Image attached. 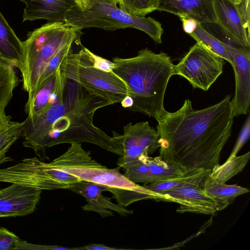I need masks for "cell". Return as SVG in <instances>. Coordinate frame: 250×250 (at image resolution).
<instances>
[{
  "mask_svg": "<svg viewBox=\"0 0 250 250\" xmlns=\"http://www.w3.org/2000/svg\"><path fill=\"white\" fill-rule=\"evenodd\" d=\"M231 96L201 110L185 100L177 111H166L157 121L160 156L185 170H211L219 164L221 152L233 123Z\"/></svg>",
  "mask_w": 250,
  "mask_h": 250,
  "instance_id": "1",
  "label": "cell"
},
{
  "mask_svg": "<svg viewBox=\"0 0 250 250\" xmlns=\"http://www.w3.org/2000/svg\"><path fill=\"white\" fill-rule=\"evenodd\" d=\"M111 104V102L91 94L76 82L67 79L64 92L56 102L39 116L27 117L23 121L22 145L43 159H48L45 153L48 147L84 142L121 156L120 135L114 132L111 137L93 123L95 112Z\"/></svg>",
  "mask_w": 250,
  "mask_h": 250,
  "instance_id": "2",
  "label": "cell"
},
{
  "mask_svg": "<svg viewBox=\"0 0 250 250\" xmlns=\"http://www.w3.org/2000/svg\"><path fill=\"white\" fill-rule=\"evenodd\" d=\"M113 72L122 79L133 100L128 109L155 118L157 121L167 111L164 106L169 79L175 75L170 57L146 48L129 58H113Z\"/></svg>",
  "mask_w": 250,
  "mask_h": 250,
  "instance_id": "3",
  "label": "cell"
},
{
  "mask_svg": "<svg viewBox=\"0 0 250 250\" xmlns=\"http://www.w3.org/2000/svg\"><path fill=\"white\" fill-rule=\"evenodd\" d=\"M90 155V151L84 150L81 144L73 143L65 153L53 160L60 168L80 181L105 187L113 194L117 203L124 207L142 200L161 201L160 193L129 181L121 173L120 167L108 168Z\"/></svg>",
  "mask_w": 250,
  "mask_h": 250,
  "instance_id": "4",
  "label": "cell"
},
{
  "mask_svg": "<svg viewBox=\"0 0 250 250\" xmlns=\"http://www.w3.org/2000/svg\"><path fill=\"white\" fill-rule=\"evenodd\" d=\"M80 31L64 22H47L28 34L23 42L20 70L22 87L28 95L25 106L32 102L54 56L71 37L80 34Z\"/></svg>",
  "mask_w": 250,
  "mask_h": 250,
  "instance_id": "5",
  "label": "cell"
},
{
  "mask_svg": "<svg viewBox=\"0 0 250 250\" xmlns=\"http://www.w3.org/2000/svg\"><path fill=\"white\" fill-rule=\"evenodd\" d=\"M79 29L95 27L105 30L133 28L147 34L156 43H162V24L151 17L128 13L109 0H93L89 9L82 10L76 4L65 15L64 21Z\"/></svg>",
  "mask_w": 250,
  "mask_h": 250,
  "instance_id": "6",
  "label": "cell"
},
{
  "mask_svg": "<svg viewBox=\"0 0 250 250\" xmlns=\"http://www.w3.org/2000/svg\"><path fill=\"white\" fill-rule=\"evenodd\" d=\"M60 68L67 79L112 104L120 103L129 95L125 83L113 72H107L93 67L89 49L83 46L78 53L70 52L61 62Z\"/></svg>",
  "mask_w": 250,
  "mask_h": 250,
  "instance_id": "7",
  "label": "cell"
},
{
  "mask_svg": "<svg viewBox=\"0 0 250 250\" xmlns=\"http://www.w3.org/2000/svg\"><path fill=\"white\" fill-rule=\"evenodd\" d=\"M224 60L196 42L174 65L175 75L186 79L193 88L207 91L223 73Z\"/></svg>",
  "mask_w": 250,
  "mask_h": 250,
  "instance_id": "8",
  "label": "cell"
},
{
  "mask_svg": "<svg viewBox=\"0 0 250 250\" xmlns=\"http://www.w3.org/2000/svg\"><path fill=\"white\" fill-rule=\"evenodd\" d=\"M123 130V135H120L122 153L117 162L119 167L143 155H151L160 147V135L148 122L129 123Z\"/></svg>",
  "mask_w": 250,
  "mask_h": 250,
  "instance_id": "9",
  "label": "cell"
},
{
  "mask_svg": "<svg viewBox=\"0 0 250 250\" xmlns=\"http://www.w3.org/2000/svg\"><path fill=\"white\" fill-rule=\"evenodd\" d=\"M161 201L172 202L180 206L176 209L179 213L193 212L213 215L227 206L208 195L204 189L196 186L188 185L170 189L159 193Z\"/></svg>",
  "mask_w": 250,
  "mask_h": 250,
  "instance_id": "10",
  "label": "cell"
},
{
  "mask_svg": "<svg viewBox=\"0 0 250 250\" xmlns=\"http://www.w3.org/2000/svg\"><path fill=\"white\" fill-rule=\"evenodd\" d=\"M229 63L233 67L235 79V92L231 100L234 116L246 115L250 112V53L244 48L226 43Z\"/></svg>",
  "mask_w": 250,
  "mask_h": 250,
  "instance_id": "11",
  "label": "cell"
},
{
  "mask_svg": "<svg viewBox=\"0 0 250 250\" xmlns=\"http://www.w3.org/2000/svg\"><path fill=\"white\" fill-rule=\"evenodd\" d=\"M42 190L13 183L0 189V217H18L32 213Z\"/></svg>",
  "mask_w": 250,
  "mask_h": 250,
  "instance_id": "12",
  "label": "cell"
},
{
  "mask_svg": "<svg viewBox=\"0 0 250 250\" xmlns=\"http://www.w3.org/2000/svg\"><path fill=\"white\" fill-rule=\"evenodd\" d=\"M66 189L85 198L87 203L82 207L83 210L96 212L102 218L113 216V211L124 216L133 212L132 210L127 209L118 203L114 204L110 198L103 195V192L107 189L98 184L80 181L70 185Z\"/></svg>",
  "mask_w": 250,
  "mask_h": 250,
  "instance_id": "13",
  "label": "cell"
},
{
  "mask_svg": "<svg viewBox=\"0 0 250 250\" xmlns=\"http://www.w3.org/2000/svg\"><path fill=\"white\" fill-rule=\"evenodd\" d=\"M218 24L237 47L250 50V35L244 27L237 5L230 0H214Z\"/></svg>",
  "mask_w": 250,
  "mask_h": 250,
  "instance_id": "14",
  "label": "cell"
},
{
  "mask_svg": "<svg viewBox=\"0 0 250 250\" xmlns=\"http://www.w3.org/2000/svg\"><path fill=\"white\" fill-rule=\"evenodd\" d=\"M157 10L188 16L201 24H217L214 0H158Z\"/></svg>",
  "mask_w": 250,
  "mask_h": 250,
  "instance_id": "15",
  "label": "cell"
},
{
  "mask_svg": "<svg viewBox=\"0 0 250 250\" xmlns=\"http://www.w3.org/2000/svg\"><path fill=\"white\" fill-rule=\"evenodd\" d=\"M25 7L23 22L46 20L48 22H64L67 12L76 5L75 0H20Z\"/></svg>",
  "mask_w": 250,
  "mask_h": 250,
  "instance_id": "16",
  "label": "cell"
},
{
  "mask_svg": "<svg viewBox=\"0 0 250 250\" xmlns=\"http://www.w3.org/2000/svg\"><path fill=\"white\" fill-rule=\"evenodd\" d=\"M62 74L60 65L55 72L37 91L31 104L25 107L27 118L36 117L57 101L64 91L60 83Z\"/></svg>",
  "mask_w": 250,
  "mask_h": 250,
  "instance_id": "17",
  "label": "cell"
},
{
  "mask_svg": "<svg viewBox=\"0 0 250 250\" xmlns=\"http://www.w3.org/2000/svg\"><path fill=\"white\" fill-rule=\"evenodd\" d=\"M23 53V42L17 37L0 12V60L21 70Z\"/></svg>",
  "mask_w": 250,
  "mask_h": 250,
  "instance_id": "18",
  "label": "cell"
},
{
  "mask_svg": "<svg viewBox=\"0 0 250 250\" xmlns=\"http://www.w3.org/2000/svg\"><path fill=\"white\" fill-rule=\"evenodd\" d=\"M211 170L201 168L186 170L181 174L148 185L144 184L145 188L156 193L188 185H193L204 188Z\"/></svg>",
  "mask_w": 250,
  "mask_h": 250,
  "instance_id": "19",
  "label": "cell"
},
{
  "mask_svg": "<svg viewBox=\"0 0 250 250\" xmlns=\"http://www.w3.org/2000/svg\"><path fill=\"white\" fill-rule=\"evenodd\" d=\"M250 157V152L239 156H230L222 165L218 164L211 170L208 184H224L243 170Z\"/></svg>",
  "mask_w": 250,
  "mask_h": 250,
  "instance_id": "20",
  "label": "cell"
},
{
  "mask_svg": "<svg viewBox=\"0 0 250 250\" xmlns=\"http://www.w3.org/2000/svg\"><path fill=\"white\" fill-rule=\"evenodd\" d=\"M19 83L14 67L0 60V110H4Z\"/></svg>",
  "mask_w": 250,
  "mask_h": 250,
  "instance_id": "21",
  "label": "cell"
},
{
  "mask_svg": "<svg viewBox=\"0 0 250 250\" xmlns=\"http://www.w3.org/2000/svg\"><path fill=\"white\" fill-rule=\"evenodd\" d=\"M204 192L208 196L226 205L227 207L234 199L242 194L249 192L250 190L237 185L207 183Z\"/></svg>",
  "mask_w": 250,
  "mask_h": 250,
  "instance_id": "22",
  "label": "cell"
},
{
  "mask_svg": "<svg viewBox=\"0 0 250 250\" xmlns=\"http://www.w3.org/2000/svg\"><path fill=\"white\" fill-rule=\"evenodd\" d=\"M189 35L197 42L229 62L226 48V43L208 32L202 24L199 23L195 30Z\"/></svg>",
  "mask_w": 250,
  "mask_h": 250,
  "instance_id": "23",
  "label": "cell"
},
{
  "mask_svg": "<svg viewBox=\"0 0 250 250\" xmlns=\"http://www.w3.org/2000/svg\"><path fill=\"white\" fill-rule=\"evenodd\" d=\"M23 124V122L11 121L0 132V165L12 161V159L6 154L13 144L21 136Z\"/></svg>",
  "mask_w": 250,
  "mask_h": 250,
  "instance_id": "24",
  "label": "cell"
},
{
  "mask_svg": "<svg viewBox=\"0 0 250 250\" xmlns=\"http://www.w3.org/2000/svg\"><path fill=\"white\" fill-rule=\"evenodd\" d=\"M120 9L131 15L145 17L157 10L158 0H121Z\"/></svg>",
  "mask_w": 250,
  "mask_h": 250,
  "instance_id": "25",
  "label": "cell"
},
{
  "mask_svg": "<svg viewBox=\"0 0 250 250\" xmlns=\"http://www.w3.org/2000/svg\"><path fill=\"white\" fill-rule=\"evenodd\" d=\"M20 240L13 232L4 227L0 228V250H15Z\"/></svg>",
  "mask_w": 250,
  "mask_h": 250,
  "instance_id": "26",
  "label": "cell"
},
{
  "mask_svg": "<svg viewBox=\"0 0 250 250\" xmlns=\"http://www.w3.org/2000/svg\"><path fill=\"white\" fill-rule=\"evenodd\" d=\"M15 250H74V248L64 247L57 245H41L29 243L26 241L20 240L18 242Z\"/></svg>",
  "mask_w": 250,
  "mask_h": 250,
  "instance_id": "27",
  "label": "cell"
},
{
  "mask_svg": "<svg viewBox=\"0 0 250 250\" xmlns=\"http://www.w3.org/2000/svg\"><path fill=\"white\" fill-rule=\"evenodd\" d=\"M89 53L92 58L94 67L107 72H113L115 65L113 62L98 56L89 50Z\"/></svg>",
  "mask_w": 250,
  "mask_h": 250,
  "instance_id": "28",
  "label": "cell"
},
{
  "mask_svg": "<svg viewBox=\"0 0 250 250\" xmlns=\"http://www.w3.org/2000/svg\"><path fill=\"white\" fill-rule=\"evenodd\" d=\"M250 0H241L237 4L238 10L242 20L244 27L248 35L250 33Z\"/></svg>",
  "mask_w": 250,
  "mask_h": 250,
  "instance_id": "29",
  "label": "cell"
},
{
  "mask_svg": "<svg viewBox=\"0 0 250 250\" xmlns=\"http://www.w3.org/2000/svg\"><path fill=\"white\" fill-rule=\"evenodd\" d=\"M250 115H249L242 129L234 150L230 156L236 155L237 152L239 151L245 142L247 141L249 138L250 136Z\"/></svg>",
  "mask_w": 250,
  "mask_h": 250,
  "instance_id": "30",
  "label": "cell"
},
{
  "mask_svg": "<svg viewBox=\"0 0 250 250\" xmlns=\"http://www.w3.org/2000/svg\"><path fill=\"white\" fill-rule=\"evenodd\" d=\"M179 17L182 22L184 31L188 35L195 30L199 23L195 20L188 16H181Z\"/></svg>",
  "mask_w": 250,
  "mask_h": 250,
  "instance_id": "31",
  "label": "cell"
},
{
  "mask_svg": "<svg viewBox=\"0 0 250 250\" xmlns=\"http://www.w3.org/2000/svg\"><path fill=\"white\" fill-rule=\"evenodd\" d=\"M123 250L111 248L101 244H90L82 247L74 248V250Z\"/></svg>",
  "mask_w": 250,
  "mask_h": 250,
  "instance_id": "32",
  "label": "cell"
},
{
  "mask_svg": "<svg viewBox=\"0 0 250 250\" xmlns=\"http://www.w3.org/2000/svg\"><path fill=\"white\" fill-rule=\"evenodd\" d=\"M11 117L7 115L4 110H0V132L6 127L11 122Z\"/></svg>",
  "mask_w": 250,
  "mask_h": 250,
  "instance_id": "33",
  "label": "cell"
},
{
  "mask_svg": "<svg viewBox=\"0 0 250 250\" xmlns=\"http://www.w3.org/2000/svg\"><path fill=\"white\" fill-rule=\"evenodd\" d=\"M76 4L82 10L89 9L92 5L93 0H75Z\"/></svg>",
  "mask_w": 250,
  "mask_h": 250,
  "instance_id": "34",
  "label": "cell"
},
{
  "mask_svg": "<svg viewBox=\"0 0 250 250\" xmlns=\"http://www.w3.org/2000/svg\"><path fill=\"white\" fill-rule=\"evenodd\" d=\"M122 106L124 108H129L133 104V100L129 95L125 96L120 102Z\"/></svg>",
  "mask_w": 250,
  "mask_h": 250,
  "instance_id": "35",
  "label": "cell"
},
{
  "mask_svg": "<svg viewBox=\"0 0 250 250\" xmlns=\"http://www.w3.org/2000/svg\"><path fill=\"white\" fill-rule=\"evenodd\" d=\"M111 3L113 4L117 5V4H119V7H120L122 5V0H109Z\"/></svg>",
  "mask_w": 250,
  "mask_h": 250,
  "instance_id": "36",
  "label": "cell"
},
{
  "mask_svg": "<svg viewBox=\"0 0 250 250\" xmlns=\"http://www.w3.org/2000/svg\"><path fill=\"white\" fill-rule=\"evenodd\" d=\"M230 0L236 4H238L240 2L241 0Z\"/></svg>",
  "mask_w": 250,
  "mask_h": 250,
  "instance_id": "37",
  "label": "cell"
}]
</instances>
